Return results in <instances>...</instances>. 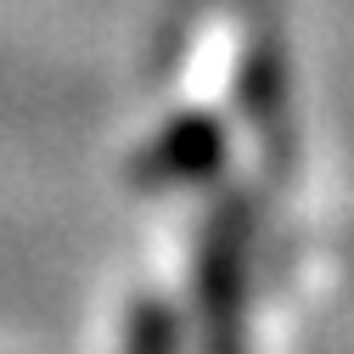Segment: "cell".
Wrapping results in <instances>:
<instances>
[{"label": "cell", "mask_w": 354, "mask_h": 354, "mask_svg": "<svg viewBox=\"0 0 354 354\" xmlns=\"http://www.w3.org/2000/svg\"><path fill=\"white\" fill-rule=\"evenodd\" d=\"M253 197L225 192L197 242V354H248L253 298Z\"/></svg>", "instance_id": "obj_1"}, {"label": "cell", "mask_w": 354, "mask_h": 354, "mask_svg": "<svg viewBox=\"0 0 354 354\" xmlns=\"http://www.w3.org/2000/svg\"><path fill=\"white\" fill-rule=\"evenodd\" d=\"M219 169H225V124L214 113H180L136 152L129 180L163 192V186H203Z\"/></svg>", "instance_id": "obj_2"}, {"label": "cell", "mask_w": 354, "mask_h": 354, "mask_svg": "<svg viewBox=\"0 0 354 354\" xmlns=\"http://www.w3.org/2000/svg\"><path fill=\"white\" fill-rule=\"evenodd\" d=\"M124 354H180V315L163 298H136L124 315Z\"/></svg>", "instance_id": "obj_3"}, {"label": "cell", "mask_w": 354, "mask_h": 354, "mask_svg": "<svg viewBox=\"0 0 354 354\" xmlns=\"http://www.w3.org/2000/svg\"><path fill=\"white\" fill-rule=\"evenodd\" d=\"M242 96H248V113H253L259 129H270V124L281 118V57H276V46H259V51H253Z\"/></svg>", "instance_id": "obj_4"}]
</instances>
